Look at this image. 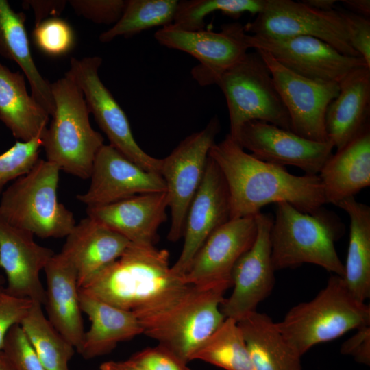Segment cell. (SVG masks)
Masks as SVG:
<instances>
[{
  "mask_svg": "<svg viewBox=\"0 0 370 370\" xmlns=\"http://www.w3.org/2000/svg\"><path fill=\"white\" fill-rule=\"evenodd\" d=\"M5 283V279L4 278L3 275H0V286H3Z\"/></svg>",
  "mask_w": 370,
  "mask_h": 370,
  "instance_id": "obj_48",
  "label": "cell"
},
{
  "mask_svg": "<svg viewBox=\"0 0 370 370\" xmlns=\"http://www.w3.org/2000/svg\"><path fill=\"white\" fill-rule=\"evenodd\" d=\"M33 303L28 298L12 295L4 286H0V352L10 328L21 323Z\"/></svg>",
  "mask_w": 370,
  "mask_h": 370,
  "instance_id": "obj_39",
  "label": "cell"
},
{
  "mask_svg": "<svg viewBox=\"0 0 370 370\" xmlns=\"http://www.w3.org/2000/svg\"><path fill=\"white\" fill-rule=\"evenodd\" d=\"M90 179L86 192L76 196L87 207L138 194L166 191L160 173L143 169L110 145H103L98 151Z\"/></svg>",
  "mask_w": 370,
  "mask_h": 370,
  "instance_id": "obj_19",
  "label": "cell"
},
{
  "mask_svg": "<svg viewBox=\"0 0 370 370\" xmlns=\"http://www.w3.org/2000/svg\"><path fill=\"white\" fill-rule=\"evenodd\" d=\"M54 255L52 249L36 243L32 233L10 224L0 214V267L6 275L8 293L45 305V289L39 274Z\"/></svg>",
  "mask_w": 370,
  "mask_h": 370,
  "instance_id": "obj_20",
  "label": "cell"
},
{
  "mask_svg": "<svg viewBox=\"0 0 370 370\" xmlns=\"http://www.w3.org/2000/svg\"><path fill=\"white\" fill-rule=\"evenodd\" d=\"M346 22L349 42L370 67V20L351 12L341 11Z\"/></svg>",
  "mask_w": 370,
  "mask_h": 370,
  "instance_id": "obj_41",
  "label": "cell"
},
{
  "mask_svg": "<svg viewBox=\"0 0 370 370\" xmlns=\"http://www.w3.org/2000/svg\"><path fill=\"white\" fill-rule=\"evenodd\" d=\"M208 155L226 181L230 219L256 216L271 203L287 202L308 214L326 204L318 175H295L285 166L261 160L247 153L230 134L215 143Z\"/></svg>",
  "mask_w": 370,
  "mask_h": 370,
  "instance_id": "obj_1",
  "label": "cell"
},
{
  "mask_svg": "<svg viewBox=\"0 0 370 370\" xmlns=\"http://www.w3.org/2000/svg\"><path fill=\"white\" fill-rule=\"evenodd\" d=\"M342 3L352 13L369 18L370 16L369 0H343Z\"/></svg>",
  "mask_w": 370,
  "mask_h": 370,
  "instance_id": "obj_45",
  "label": "cell"
},
{
  "mask_svg": "<svg viewBox=\"0 0 370 370\" xmlns=\"http://www.w3.org/2000/svg\"><path fill=\"white\" fill-rule=\"evenodd\" d=\"M99 369L100 370H149L131 358L123 361H107L102 363Z\"/></svg>",
  "mask_w": 370,
  "mask_h": 370,
  "instance_id": "obj_44",
  "label": "cell"
},
{
  "mask_svg": "<svg viewBox=\"0 0 370 370\" xmlns=\"http://www.w3.org/2000/svg\"><path fill=\"white\" fill-rule=\"evenodd\" d=\"M256 51L271 71L288 113L291 131L310 140H329L325 116L329 103L338 94V83L304 77L280 64L267 52Z\"/></svg>",
  "mask_w": 370,
  "mask_h": 370,
  "instance_id": "obj_14",
  "label": "cell"
},
{
  "mask_svg": "<svg viewBox=\"0 0 370 370\" xmlns=\"http://www.w3.org/2000/svg\"><path fill=\"white\" fill-rule=\"evenodd\" d=\"M336 206L350 219L347 256L344 264L345 283L358 301L370 297V207L355 197L341 201Z\"/></svg>",
  "mask_w": 370,
  "mask_h": 370,
  "instance_id": "obj_30",
  "label": "cell"
},
{
  "mask_svg": "<svg viewBox=\"0 0 370 370\" xmlns=\"http://www.w3.org/2000/svg\"><path fill=\"white\" fill-rule=\"evenodd\" d=\"M227 102L230 134L236 139L241 127L260 121L291 131L287 110L269 69L257 51L247 52L223 72L216 83Z\"/></svg>",
  "mask_w": 370,
  "mask_h": 370,
  "instance_id": "obj_8",
  "label": "cell"
},
{
  "mask_svg": "<svg viewBox=\"0 0 370 370\" xmlns=\"http://www.w3.org/2000/svg\"><path fill=\"white\" fill-rule=\"evenodd\" d=\"M255 370H302L301 356L288 344L276 323L256 310L237 321Z\"/></svg>",
  "mask_w": 370,
  "mask_h": 370,
  "instance_id": "obj_28",
  "label": "cell"
},
{
  "mask_svg": "<svg viewBox=\"0 0 370 370\" xmlns=\"http://www.w3.org/2000/svg\"><path fill=\"white\" fill-rule=\"evenodd\" d=\"M325 116L327 135L339 150L370 128V67L356 69L339 83Z\"/></svg>",
  "mask_w": 370,
  "mask_h": 370,
  "instance_id": "obj_23",
  "label": "cell"
},
{
  "mask_svg": "<svg viewBox=\"0 0 370 370\" xmlns=\"http://www.w3.org/2000/svg\"><path fill=\"white\" fill-rule=\"evenodd\" d=\"M60 169L40 159L1 194L0 214L12 225L40 238L66 237L76 221L58 199Z\"/></svg>",
  "mask_w": 370,
  "mask_h": 370,
  "instance_id": "obj_7",
  "label": "cell"
},
{
  "mask_svg": "<svg viewBox=\"0 0 370 370\" xmlns=\"http://www.w3.org/2000/svg\"><path fill=\"white\" fill-rule=\"evenodd\" d=\"M235 140L261 160L283 166L293 165L307 175H318L334 148L331 140H310L260 121L245 123Z\"/></svg>",
  "mask_w": 370,
  "mask_h": 370,
  "instance_id": "obj_17",
  "label": "cell"
},
{
  "mask_svg": "<svg viewBox=\"0 0 370 370\" xmlns=\"http://www.w3.org/2000/svg\"><path fill=\"white\" fill-rule=\"evenodd\" d=\"M130 244L122 235L86 217L67 235L60 253L76 269L79 288L117 260Z\"/></svg>",
  "mask_w": 370,
  "mask_h": 370,
  "instance_id": "obj_22",
  "label": "cell"
},
{
  "mask_svg": "<svg viewBox=\"0 0 370 370\" xmlns=\"http://www.w3.org/2000/svg\"><path fill=\"white\" fill-rule=\"evenodd\" d=\"M277 327L301 356L314 345L370 325V307L356 299L343 278L332 275L312 300L293 307Z\"/></svg>",
  "mask_w": 370,
  "mask_h": 370,
  "instance_id": "obj_6",
  "label": "cell"
},
{
  "mask_svg": "<svg viewBox=\"0 0 370 370\" xmlns=\"http://www.w3.org/2000/svg\"><path fill=\"white\" fill-rule=\"evenodd\" d=\"M193 360L225 370H255L243 333L232 318H225L195 351Z\"/></svg>",
  "mask_w": 370,
  "mask_h": 370,
  "instance_id": "obj_32",
  "label": "cell"
},
{
  "mask_svg": "<svg viewBox=\"0 0 370 370\" xmlns=\"http://www.w3.org/2000/svg\"><path fill=\"white\" fill-rule=\"evenodd\" d=\"M51 90L55 111L42 136L47 160L68 174L89 179L104 138L92 127L84 94L73 80L65 75L51 84Z\"/></svg>",
  "mask_w": 370,
  "mask_h": 370,
  "instance_id": "obj_5",
  "label": "cell"
},
{
  "mask_svg": "<svg viewBox=\"0 0 370 370\" xmlns=\"http://www.w3.org/2000/svg\"><path fill=\"white\" fill-rule=\"evenodd\" d=\"M251 35L271 37L312 36L340 53L360 57L351 45L341 11H320L292 0H265L263 10L244 25Z\"/></svg>",
  "mask_w": 370,
  "mask_h": 370,
  "instance_id": "obj_10",
  "label": "cell"
},
{
  "mask_svg": "<svg viewBox=\"0 0 370 370\" xmlns=\"http://www.w3.org/2000/svg\"><path fill=\"white\" fill-rule=\"evenodd\" d=\"M101 64L99 56L72 58L65 75L82 90L90 112L108 137L109 145L143 169L160 173L161 159L149 155L140 148L134 138L125 112L100 79L99 69Z\"/></svg>",
  "mask_w": 370,
  "mask_h": 370,
  "instance_id": "obj_11",
  "label": "cell"
},
{
  "mask_svg": "<svg viewBox=\"0 0 370 370\" xmlns=\"http://www.w3.org/2000/svg\"><path fill=\"white\" fill-rule=\"evenodd\" d=\"M166 191L133 195L110 204L89 206L86 214L130 243L154 245L158 230L166 221Z\"/></svg>",
  "mask_w": 370,
  "mask_h": 370,
  "instance_id": "obj_21",
  "label": "cell"
},
{
  "mask_svg": "<svg viewBox=\"0 0 370 370\" xmlns=\"http://www.w3.org/2000/svg\"><path fill=\"white\" fill-rule=\"evenodd\" d=\"M49 114L28 94L24 75L0 62V120L19 141L43 135Z\"/></svg>",
  "mask_w": 370,
  "mask_h": 370,
  "instance_id": "obj_27",
  "label": "cell"
},
{
  "mask_svg": "<svg viewBox=\"0 0 370 370\" xmlns=\"http://www.w3.org/2000/svg\"><path fill=\"white\" fill-rule=\"evenodd\" d=\"M177 0H127L120 19L99 36L101 42L132 37L152 27L173 24Z\"/></svg>",
  "mask_w": 370,
  "mask_h": 370,
  "instance_id": "obj_33",
  "label": "cell"
},
{
  "mask_svg": "<svg viewBox=\"0 0 370 370\" xmlns=\"http://www.w3.org/2000/svg\"><path fill=\"white\" fill-rule=\"evenodd\" d=\"M184 283L169 265V252L130 243L123 254L79 288L123 310L133 311L161 293Z\"/></svg>",
  "mask_w": 370,
  "mask_h": 370,
  "instance_id": "obj_4",
  "label": "cell"
},
{
  "mask_svg": "<svg viewBox=\"0 0 370 370\" xmlns=\"http://www.w3.org/2000/svg\"><path fill=\"white\" fill-rule=\"evenodd\" d=\"M325 203L337 206L370 185V128L328 158L318 174Z\"/></svg>",
  "mask_w": 370,
  "mask_h": 370,
  "instance_id": "obj_25",
  "label": "cell"
},
{
  "mask_svg": "<svg viewBox=\"0 0 370 370\" xmlns=\"http://www.w3.org/2000/svg\"><path fill=\"white\" fill-rule=\"evenodd\" d=\"M230 219L227 185L220 169L208 155L203 180L188 210L182 252L171 267V272L183 280L207 238Z\"/></svg>",
  "mask_w": 370,
  "mask_h": 370,
  "instance_id": "obj_18",
  "label": "cell"
},
{
  "mask_svg": "<svg viewBox=\"0 0 370 370\" xmlns=\"http://www.w3.org/2000/svg\"><path fill=\"white\" fill-rule=\"evenodd\" d=\"M130 358L149 370H191L186 362L159 345L141 350Z\"/></svg>",
  "mask_w": 370,
  "mask_h": 370,
  "instance_id": "obj_40",
  "label": "cell"
},
{
  "mask_svg": "<svg viewBox=\"0 0 370 370\" xmlns=\"http://www.w3.org/2000/svg\"><path fill=\"white\" fill-rule=\"evenodd\" d=\"M35 14V25L44 21L49 15L59 14L64 8L65 1H29Z\"/></svg>",
  "mask_w": 370,
  "mask_h": 370,
  "instance_id": "obj_43",
  "label": "cell"
},
{
  "mask_svg": "<svg viewBox=\"0 0 370 370\" xmlns=\"http://www.w3.org/2000/svg\"><path fill=\"white\" fill-rule=\"evenodd\" d=\"M341 352L351 355L360 363L370 362V328L369 325L357 329L356 333L341 346Z\"/></svg>",
  "mask_w": 370,
  "mask_h": 370,
  "instance_id": "obj_42",
  "label": "cell"
},
{
  "mask_svg": "<svg viewBox=\"0 0 370 370\" xmlns=\"http://www.w3.org/2000/svg\"><path fill=\"white\" fill-rule=\"evenodd\" d=\"M20 325L45 370H69L76 350L46 318L40 304L33 303Z\"/></svg>",
  "mask_w": 370,
  "mask_h": 370,
  "instance_id": "obj_31",
  "label": "cell"
},
{
  "mask_svg": "<svg viewBox=\"0 0 370 370\" xmlns=\"http://www.w3.org/2000/svg\"><path fill=\"white\" fill-rule=\"evenodd\" d=\"M220 130L219 119L214 116L203 130L186 136L161 159L160 174L165 182L171 216L167 238L171 242L183 237L189 206L203 180L210 149Z\"/></svg>",
  "mask_w": 370,
  "mask_h": 370,
  "instance_id": "obj_9",
  "label": "cell"
},
{
  "mask_svg": "<svg viewBox=\"0 0 370 370\" xmlns=\"http://www.w3.org/2000/svg\"><path fill=\"white\" fill-rule=\"evenodd\" d=\"M225 291L182 284L132 311L143 334L188 363L195 351L221 324Z\"/></svg>",
  "mask_w": 370,
  "mask_h": 370,
  "instance_id": "obj_2",
  "label": "cell"
},
{
  "mask_svg": "<svg viewBox=\"0 0 370 370\" xmlns=\"http://www.w3.org/2000/svg\"><path fill=\"white\" fill-rule=\"evenodd\" d=\"M80 308L91 325L84 332L79 352L90 359L110 352L122 341L143 334L142 325L132 311L121 309L79 291Z\"/></svg>",
  "mask_w": 370,
  "mask_h": 370,
  "instance_id": "obj_26",
  "label": "cell"
},
{
  "mask_svg": "<svg viewBox=\"0 0 370 370\" xmlns=\"http://www.w3.org/2000/svg\"><path fill=\"white\" fill-rule=\"evenodd\" d=\"M265 0H183L178 1L173 25L186 31L202 30L210 13L221 12L234 18L243 13L258 14Z\"/></svg>",
  "mask_w": 370,
  "mask_h": 370,
  "instance_id": "obj_34",
  "label": "cell"
},
{
  "mask_svg": "<svg viewBox=\"0 0 370 370\" xmlns=\"http://www.w3.org/2000/svg\"><path fill=\"white\" fill-rule=\"evenodd\" d=\"M2 352L14 370H45L19 324L8 332Z\"/></svg>",
  "mask_w": 370,
  "mask_h": 370,
  "instance_id": "obj_37",
  "label": "cell"
},
{
  "mask_svg": "<svg viewBox=\"0 0 370 370\" xmlns=\"http://www.w3.org/2000/svg\"><path fill=\"white\" fill-rule=\"evenodd\" d=\"M247 36L238 22L223 24L218 32L205 29L186 31L171 24L154 34L161 45L186 52L199 61L191 75L201 86L215 84L223 72L245 56L250 49Z\"/></svg>",
  "mask_w": 370,
  "mask_h": 370,
  "instance_id": "obj_12",
  "label": "cell"
},
{
  "mask_svg": "<svg viewBox=\"0 0 370 370\" xmlns=\"http://www.w3.org/2000/svg\"><path fill=\"white\" fill-rule=\"evenodd\" d=\"M25 15L0 0V56L14 61L28 80L32 97L52 116L55 103L48 82L38 71L31 53L25 29Z\"/></svg>",
  "mask_w": 370,
  "mask_h": 370,
  "instance_id": "obj_29",
  "label": "cell"
},
{
  "mask_svg": "<svg viewBox=\"0 0 370 370\" xmlns=\"http://www.w3.org/2000/svg\"><path fill=\"white\" fill-rule=\"evenodd\" d=\"M304 3L312 8L314 9L323 11L330 12L335 10L334 5L337 2L335 0H304L302 1Z\"/></svg>",
  "mask_w": 370,
  "mask_h": 370,
  "instance_id": "obj_46",
  "label": "cell"
},
{
  "mask_svg": "<svg viewBox=\"0 0 370 370\" xmlns=\"http://www.w3.org/2000/svg\"><path fill=\"white\" fill-rule=\"evenodd\" d=\"M257 234L255 216L230 219L205 241L183 277L185 284L227 291L239 258L251 247Z\"/></svg>",
  "mask_w": 370,
  "mask_h": 370,
  "instance_id": "obj_15",
  "label": "cell"
},
{
  "mask_svg": "<svg viewBox=\"0 0 370 370\" xmlns=\"http://www.w3.org/2000/svg\"><path fill=\"white\" fill-rule=\"evenodd\" d=\"M255 219V241L236 263L232 273V293L220 306L225 318L236 321L256 311L258 305L270 295L275 284L270 237L273 216L260 212Z\"/></svg>",
  "mask_w": 370,
  "mask_h": 370,
  "instance_id": "obj_16",
  "label": "cell"
},
{
  "mask_svg": "<svg viewBox=\"0 0 370 370\" xmlns=\"http://www.w3.org/2000/svg\"><path fill=\"white\" fill-rule=\"evenodd\" d=\"M344 230L340 219L323 207L308 214L287 202L276 204L270 233L275 271L310 263L343 278L344 264L334 244Z\"/></svg>",
  "mask_w": 370,
  "mask_h": 370,
  "instance_id": "obj_3",
  "label": "cell"
},
{
  "mask_svg": "<svg viewBox=\"0 0 370 370\" xmlns=\"http://www.w3.org/2000/svg\"><path fill=\"white\" fill-rule=\"evenodd\" d=\"M247 42L249 48L267 52L292 72L316 81L339 83L353 70L369 66L361 57L344 55L312 36L277 38L248 34Z\"/></svg>",
  "mask_w": 370,
  "mask_h": 370,
  "instance_id": "obj_13",
  "label": "cell"
},
{
  "mask_svg": "<svg viewBox=\"0 0 370 370\" xmlns=\"http://www.w3.org/2000/svg\"><path fill=\"white\" fill-rule=\"evenodd\" d=\"M0 370H14L2 351L0 352Z\"/></svg>",
  "mask_w": 370,
  "mask_h": 370,
  "instance_id": "obj_47",
  "label": "cell"
},
{
  "mask_svg": "<svg viewBox=\"0 0 370 370\" xmlns=\"http://www.w3.org/2000/svg\"><path fill=\"white\" fill-rule=\"evenodd\" d=\"M42 136L29 141H16L10 149L0 154V195L5 186L28 173L39 160Z\"/></svg>",
  "mask_w": 370,
  "mask_h": 370,
  "instance_id": "obj_35",
  "label": "cell"
},
{
  "mask_svg": "<svg viewBox=\"0 0 370 370\" xmlns=\"http://www.w3.org/2000/svg\"><path fill=\"white\" fill-rule=\"evenodd\" d=\"M78 14L99 24H115L127 5L125 0H71L69 1Z\"/></svg>",
  "mask_w": 370,
  "mask_h": 370,
  "instance_id": "obj_38",
  "label": "cell"
},
{
  "mask_svg": "<svg viewBox=\"0 0 370 370\" xmlns=\"http://www.w3.org/2000/svg\"><path fill=\"white\" fill-rule=\"evenodd\" d=\"M45 304L48 320L79 353L84 334L79 301L77 271L60 252L44 268Z\"/></svg>",
  "mask_w": 370,
  "mask_h": 370,
  "instance_id": "obj_24",
  "label": "cell"
},
{
  "mask_svg": "<svg viewBox=\"0 0 370 370\" xmlns=\"http://www.w3.org/2000/svg\"><path fill=\"white\" fill-rule=\"evenodd\" d=\"M32 35L36 46L51 56L67 53L75 44V35L70 25L56 17L45 19L35 25Z\"/></svg>",
  "mask_w": 370,
  "mask_h": 370,
  "instance_id": "obj_36",
  "label": "cell"
}]
</instances>
